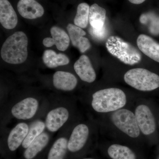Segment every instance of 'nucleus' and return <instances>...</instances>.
Wrapping results in <instances>:
<instances>
[{"label": "nucleus", "mask_w": 159, "mask_h": 159, "mask_svg": "<svg viewBox=\"0 0 159 159\" xmlns=\"http://www.w3.org/2000/svg\"><path fill=\"white\" fill-rule=\"evenodd\" d=\"M28 37L24 32H15L3 43L1 57L4 61L11 64L23 63L28 57Z\"/></svg>", "instance_id": "1"}, {"label": "nucleus", "mask_w": 159, "mask_h": 159, "mask_svg": "<svg viewBox=\"0 0 159 159\" xmlns=\"http://www.w3.org/2000/svg\"><path fill=\"white\" fill-rule=\"evenodd\" d=\"M126 102V95L123 91L118 88H109L94 93L91 105L97 112L107 113L120 109Z\"/></svg>", "instance_id": "2"}, {"label": "nucleus", "mask_w": 159, "mask_h": 159, "mask_svg": "<svg viewBox=\"0 0 159 159\" xmlns=\"http://www.w3.org/2000/svg\"><path fill=\"white\" fill-rule=\"evenodd\" d=\"M106 46L111 55L125 64L134 65L142 59L141 53L134 47L118 36H110Z\"/></svg>", "instance_id": "3"}, {"label": "nucleus", "mask_w": 159, "mask_h": 159, "mask_svg": "<svg viewBox=\"0 0 159 159\" xmlns=\"http://www.w3.org/2000/svg\"><path fill=\"white\" fill-rule=\"evenodd\" d=\"M124 79L128 85L140 91H152L159 87L158 75L145 69L129 70L125 73Z\"/></svg>", "instance_id": "4"}, {"label": "nucleus", "mask_w": 159, "mask_h": 159, "mask_svg": "<svg viewBox=\"0 0 159 159\" xmlns=\"http://www.w3.org/2000/svg\"><path fill=\"white\" fill-rule=\"evenodd\" d=\"M41 108V99L34 97H27L18 99L10 110L11 116L20 120H29L37 115Z\"/></svg>", "instance_id": "5"}, {"label": "nucleus", "mask_w": 159, "mask_h": 159, "mask_svg": "<svg viewBox=\"0 0 159 159\" xmlns=\"http://www.w3.org/2000/svg\"><path fill=\"white\" fill-rule=\"evenodd\" d=\"M111 120L117 128L129 137L135 138L140 135L135 115L131 111L125 109L115 111L112 114Z\"/></svg>", "instance_id": "6"}, {"label": "nucleus", "mask_w": 159, "mask_h": 159, "mask_svg": "<svg viewBox=\"0 0 159 159\" xmlns=\"http://www.w3.org/2000/svg\"><path fill=\"white\" fill-rule=\"evenodd\" d=\"M70 117L69 106L63 104L53 107L46 114V129L51 133L58 131L68 123Z\"/></svg>", "instance_id": "7"}, {"label": "nucleus", "mask_w": 159, "mask_h": 159, "mask_svg": "<svg viewBox=\"0 0 159 159\" xmlns=\"http://www.w3.org/2000/svg\"><path fill=\"white\" fill-rule=\"evenodd\" d=\"M89 135L87 125L80 123L75 126L70 133L68 143V149L72 152H77L85 145Z\"/></svg>", "instance_id": "8"}, {"label": "nucleus", "mask_w": 159, "mask_h": 159, "mask_svg": "<svg viewBox=\"0 0 159 159\" xmlns=\"http://www.w3.org/2000/svg\"><path fill=\"white\" fill-rule=\"evenodd\" d=\"M135 115L142 133L146 135L153 133L156 129L155 120L149 107L145 105L139 106L136 109Z\"/></svg>", "instance_id": "9"}, {"label": "nucleus", "mask_w": 159, "mask_h": 159, "mask_svg": "<svg viewBox=\"0 0 159 159\" xmlns=\"http://www.w3.org/2000/svg\"><path fill=\"white\" fill-rule=\"evenodd\" d=\"M29 129V125L25 122L16 124L9 132L7 137V143L9 150L14 152L20 146L25 139Z\"/></svg>", "instance_id": "10"}, {"label": "nucleus", "mask_w": 159, "mask_h": 159, "mask_svg": "<svg viewBox=\"0 0 159 159\" xmlns=\"http://www.w3.org/2000/svg\"><path fill=\"white\" fill-rule=\"evenodd\" d=\"M51 38H46L43 40V45L50 48L54 45L60 51H64L68 48L70 38L66 31L57 26H53L51 29Z\"/></svg>", "instance_id": "11"}, {"label": "nucleus", "mask_w": 159, "mask_h": 159, "mask_svg": "<svg viewBox=\"0 0 159 159\" xmlns=\"http://www.w3.org/2000/svg\"><path fill=\"white\" fill-rule=\"evenodd\" d=\"M17 7L20 14L28 19L41 17L44 13L43 6L35 0H20Z\"/></svg>", "instance_id": "12"}, {"label": "nucleus", "mask_w": 159, "mask_h": 159, "mask_svg": "<svg viewBox=\"0 0 159 159\" xmlns=\"http://www.w3.org/2000/svg\"><path fill=\"white\" fill-rule=\"evenodd\" d=\"M74 69L80 78L85 82L92 83L96 79V72L88 56H80L74 65Z\"/></svg>", "instance_id": "13"}, {"label": "nucleus", "mask_w": 159, "mask_h": 159, "mask_svg": "<svg viewBox=\"0 0 159 159\" xmlns=\"http://www.w3.org/2000/svg\"><path fill=\"white\" fill-rule=\"evenodd\" d=\"M138 48L142 53L159 62V43L145 34L139 35L137 40Z\"/></svg>", "instance_id": "14"}, {"label": "nucleus", "mask_w": 159, "mask_h": 159, "mask_svg": "<svg viewBox=\"0 0 159 159\" xmlns=\"http://www.w3.org/2000/svg\"><path fill=\"white\" fill-rule=\"evenodd\" d=\"M53 85L59 90L70 92L73 90L77 86V80L74 74L65 72L57 71L53 77Z\"/></svg>", "instance_id": "15"}, {"label": "nucleus", "mask_w": 159, "mask_h": 159, "mask_svg": "<svg viewBox=\"0 0 159 159\" xmlns=\"http://www.w3.org/2000/svg\"><path fill=\"white\" fill-rule=\"evenodd\" d=\"M0 22L7 29H13L17 25V15L8 0H0Z\"/></svg>", "instance_id": "16"}, {"label": "nucleus", "mask_w": 159, "mask_h": 159, "mask_svg": "<svg viewBox=\"0 0 159 159\" xmlns=\"http://www.w3.org/2000/svg\"><path fill=\"white\" fill-rule=\"evenodd\" d=\"M67 30L72 44L79 49L81 53H84L90 48V43L87 38L84 37L86 32L81 28L70 24L67 27Z\"/></svg>", "instance_id": "17"}, {"label": "nucleus", "mask_w": 159, "mask_h": 159, "mask_svg": "<svg viewBox=\"0 0 159 159\" xmlns=\"http://www.w3.org/2000/svg\"><path fill=\"white\" fill-rule=\"evenodd\" d=\"M50 133L49 132H44L26 148L24 153L25 159H33L42 151L50 141Z\"/></svg>", "instance_id": "18"}, {"label": "nucleus", "mask_w": 159, "mask_h": 159, "mask_svg": "<svg viewBox=\"0 0 159 159\" xmlns=\"http://www.w3.org/2000/svg\"><path fill=\"white\" fill-rule=\"evenodd\" d=\"M70 131L57 138L54 142L48 154V159H64L68 149Z\"/></svg>", "instance_id": "19"}, {"label": "nucleus", "mask_w": 159, "mask_h": 159, "mask_svg": "<svg viewBox=\"0 0 159 159\" xmlns=\"http://www.w3.org/2000/svg\"><path fill=\"white\" fill-rule=\"evenodd\" d=\"M43 61L46 66L53 69L59 66H66L70 63V60L65 54H57L53 50H46L43 56Z\"/></svg>", "instance_id": "20"}, {"label": "nucleus", "mask_w": 159, "mask_h": 159, "mask_svg": "<svg viewBox=\"0 0 159 159\" xmlns=\"http://www.w3.org/2000/svg\"><path fill=\"white\" fill-rule=\"evenodd\" d=\"M46 129L44 121L37 119L33 121L29 125V132L21 145L23 148L25 149L28 148L34 140L45 131Z\"/></svg>", "instance_id": "21"}, {"label": "nucleus", "mask_w": 159, "mask_h": 159, "mask_svg": "<svg viewBox=\"0 0 159 159\" xmlns=\"http://www.w3.org/2000/svg\"><path fill=\"white\" fill-rule=\"evenodd\" d=\"M106 11L105 9L97 4L90 7L89 21L91 27L95 29H101L104 26Z\"/></svg>", "instance_id": "22"}, {"label": "nucleus", "mask_w": 159, "mask_h": 159, "mask_svg": "<svg viewBox=\"0 0 159 159\" xmlns=\"http://www.w3.org/2000/svg\"><path fill=\"white\" fill-rule=\"evenodd\" d=\"M108 154L112 159H136L135 155L130 148L118 144L110 146Z\"/></svg>", "instance_id": "23"}, {"label": "nucleus", "mask_w": 159, "mask_h": 159, "mask_svg": "<svg viewBox=\"0 0 159 159\" xmlns=\"http://www.w3.org/2000/svg\"><path fill=\"white\" fill-rule=\"evenodd\" d=\"M89 6L87 3H80L78 5L74 19L75 25L81 29L86 28L89 21Z\"/></svg>", "instance_id": "24"}, {"label": "nucleus", "mask_w": 159, "mask_h": 159, "mask_svg": "<svg viewBox=\"0 0 159 159\" xmlns=\"http://www.w3.org/2000/svg\"><path fill=\"white\" fill-rule=\"evenodd\" d=\"M140 21L142 24H149V31L152 34H159V17L154 13H143L140 16Z\"/></svg>", "instance_id": "25"}, {"label": "nucleus", "mask_w": 159, "mask_h": 159, "mask_svg": "<svg viewBox=\"0 0 159 159\" xmlns=\"http://www.w3.org/2000/svg\"><path fill=\"white\" fill-rule=\"evenodd\" d=\"M90 34L93 37L97 39L102 40L104 39L107 34V29L104 25L101 29H97L91 27L89 29Z\"/></svg>", "instance_id": "26"}, {"label": "nucleus", "mask_w": 159, "mask_h": 159, "mask_svg": "<svg viewBox=\"0 0 159 159\" xmlns=\"http://www.w3.org/2000/svg\"><path fill=\"white\" fill-rule=\"evenodd\" d=\"M130 2L135 5H139L144 2L145 0H128Z\"/></svg>", "instance_id": "27"}, {"label": "nucleus", "mask_w": 159, "mask_h": 159, "mask_svg": "<svg viewBox=\"0 0 159 159\" xmlns=\"http://www.w3.org/2000/svg\"><path fill=\"white\" fill-rule=\"evenodd\" d=\"M91 159V158H85V159Z\"/></svg>", "instance_id": "28"}]
</instances>
